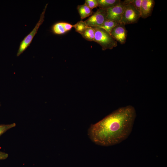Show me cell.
I'll use <instances>...</instances> for the list:
<instances>
[{
  "label": "cell",
  "mask_w": 167,
  "mask_h": 167,
  "mask_svg": "<svg viewBox=\"0 0 167 167\" xmlns=\"http://www.w3.org/2000/svg\"><path fill=\"white\" fill-rule=\"evenodd\" d=\"M136 116L133 106L120 108L92 125L88 135L93 142L99 145L108 146L119 143L131 134Z\"/></svg>",
  "instance_id": "1"
},
{
  "label": "cell",
  "mask_w": 167,
  "mask_h": 167,
  "mask_svg": "<svg viewBox=\"0 0 167 167\" xmlns=\"http://www.w3.org/2000/svg\"><path fill=\"white\" fill-rule=\"evenodd\" d=\"M94 28L95 32L93 41L101 46L102 50L111 49L117 46V41L110 34L103 29L98 28Z\"/></svg>",
  "instance_id": "2"
},
{
  "label": "cell",
  "mask_w": 167,
  "mask_h": 167,
  "mask_svg": "<svg viewBox=\"0 0 167 167\" xmlns=\"http://www.w3.org/2000/svg\"><path fill=\"white\" fill-rule=\"evenodd\" d=\"M48 4H47L41 14L39 19L33 30L21 41L16 56H19L30 46L32 40L36 34L40 26L44 20L45 14Z\"/></svg>",
  "instance_id": "3"
},
{
  "label": "cell",
  "mask_w": 167,
  "mask_h": 167,
  "mask_svg": "<svg viewBox=\"0 0 167 167\" xmlns=\"http://www.w3.org/2000/svg\"><path fill=\"white\" fill-rule=\"evenodd\" d=\"M124 2L126 5L120 23L125 25L137 23L141 17L140 12L131 3Z\"/></svg>",
  "instance_id": "4"
},
{
  "label": "cell",
  "mask_w": 167,
  "mask_h": 167,
  "mask_svg": "<svg viewBox=\"0 0 167 167\" xmlns=\"http://www.w3.org/2000/svg\"><path fill=\"white\" fill-rule=\"evenodd\" d=\"M106 10L100 8L85 22L88 26L98 28L101 26L106 20Z\"/></svg>",
  "instance_id": "5"
},
{
  "label": "cell",
  "mask_w": 167,
  "mask_h": 167,
  "mask_svg": "<svg viewBox=\"0 0 167 167\" xmlns=\"http://www.w3.org/2000/svg\"><path fill=\"white\" fill-rule=\"evenodd\" d=\"M126 4L123 1L106 10V19L119 22L121 19Z\"/></svg>",
  "instance_id": "6"
},
{
  "label": "cell",
  "mask_w": 167,
  "mask_h": 167,
  "mask_svg": "<svg viewBox=\"0 0 167 167\" xmlns=\"http://www.w3.org/2000/svg\"><path fill=\"white\" fill-rule=\"evenodd\" d=\"M125 25L119 24L112 29L110 33L117 41L121 44L125 43L127 38V31Z\"/></svg>",
  "instance_id": "7"
},
{
  "label": "cell",
  "mask_w": 167,
  "mask_h": 167,
  "mask_svg": "<svg viewBox=\"0 0 167 167\" xmlns=\"http://www.w3.org/2000/svg\"><path fill=\"white\" fill-rule=\"evenodd\" d=\"M155 3L154 0H142L140 12V17L146 19L151 16Z\"/></svg>",
  "instance_id": "8"
},
{
  "label": "cell",
  "mask_w": 167,
  "mask_h": 167,
  "mask_svg": "<svg viewBox=\"0 0 167 167\" xmlns=\"http://www.w3.org/2000/svg\"><path fill=\"white\" fill-rule=\"evenodd\" d=\"M77 8L81 19L92 15L93 13L92 9L89 7L85 3L78 5Z\"/></svg>",
  "instance_id": "9"
},
{
  "label": "cell",
  "mask_w": 167,
  "mask_h": 167,
  "mask_svg": "<svg viewBox=\"0 0 167 167\" xmlns=\"http://www.w3.org/2000/svg\"><path fill=\"white\" fill-rule=\"evenodd\" d=\"M100 8L107 10L119 4L120 0H97Z\"/></svg>",
  "instance_id": "10"
},
{
  "label": "cell",
  "mask_w": 167,
  "mask_h": 167,
  "mask_svg": "<svg viewBox=\"0 0 167 167\" xmlns=\"http://www.w3.org/2000/svg\"><path fill=\"white\" fill-rule=\"evenodd\" d=\"M119 24L118 22L106 19L101 26L98 28L104 29L110 34L112 29Z\"/></svg>",
  "instance_id": "11"
},
{
  "label": "cell",
  "mask_w": 167,
  "mask_h": 167,
  "mask_svg": "<svg viewBox=\"0 0 167 167\" xmlns=\"http://www.w3.org/2000/svg\"><path fill=\"white\" fill-rule=\"evenodd\" d=\"M51 30L54 34L57 35L62 34L66 32L64 29L63 22H58L54 24L52 26Z\"/></svg>",
  "instance_id": "12"
},
{
  "label": "cell",
  "mask_w": 167,
  "mask_h": 167,
  "mask_svg": "<svg viewBox=\"0 0 167 167\" xmlns=\"http://www.w3.org/2000/svg\"><path fill=\"white\" fill-rule=\"evenodd\" d=\"M95 32L94 28L87 26L86 30L82 36L87 40L92 41H94V39Z\"/></svg>",
  "instance_id": "13"
},
{
  "label": "cell",
  "mask_w": 167,
  "mask_h": 167,
  "mask_svg": "<svg viewBox=\"0 0 167 167\" xmlns=\"http://www.w3.org/2000/svg\"><path fill=\"white\" fill-rule=\"evenodd\" d=\"M87 26L85 21H79L73 25L75 31L81 35L84 33Z\"/></svg>",
  "instance_id": "14"
},
{
  "label": "cell",
  "mask_w": 167,
  "mask_h": 167,
  "mask_svg": "<svg viewBox=\"0 0 167 167\" xmlns=\"http://www.w3.org/2000/svg\"><path fill=\"white\" fill-rule=\"evenodd\" d=\"M142 1V0H125L124 2L126 3H130L132 4L140 13Z\"/></svg>",
  "instance_id": "15"
},
{
  "label": "cell",
  "mask_w": 167,
  "mask_h": 167,
  "mask_svg": "<svg viewBox=\"0 0 167 167\" xmlns=\"http://www.w3.org/2000/svg\"><path fill=\"white\" fill-rule=\"evenodd\" d=\"M15 126L16 124L14 123L7 124H0V136L8 130Z\"/></svg>",
  "instance_id": "16"
},
{
  "label": "cell",
  "mask_w": 167,
  "mask_h": 167,
  "mask_svg": "<svg viewBox=\"0 0 167 167\" xmlns=\"http://www.w3.org/2000/svg\"><path fill=\"white\" fill-rule=\"evenodd\" d=\"M85 3L92 9L98 6L97 0H86Z\"/></svg>",
  "instance_id": "17"
},
{
  "label": "cell",
  "mask_w": 167,
  "mask_h": 167,
  "mask_svg": "<svg viewBox=\"0 0 167 167\" xmlns=\"http://www.w3.org/2000/svg\"><path fill=\"white\" fill-rule=\"evenodd\" d=\"M63 24L64 29L66 32L70 30L73 27V25L64 22H63Z\"/></svg>",
  "instance_id": "18"
},
{
  "label": "cell",
  "mask_w": 167,
  "mask_h": 167,
  "mask_svg": "<svg viewBox=\"0 0 167 167\" xmlns=\"http://www.w3.org/2000/svg\"><path fill=\"white\" fill-rule=\"evenodd\" d=\"M8 155L5 152L0 151V160L6 159L8 157Z\"/></svg>",
  "instance_id": "19"
},
{
  "label": "cell",
  "mask_w": 167,
  "mask_h": 167,
  "mask_svg": "<svg viewBox=\"0 0 167 167\" xmlns=\"http://www.w3.org/2000/svg\"><path fill=\"white\" fill-rule=\"evenodd\" d=\"M0 106H1V104H0Z\"/></svg>",
  "instance_id": "20"
}]
</instances>
